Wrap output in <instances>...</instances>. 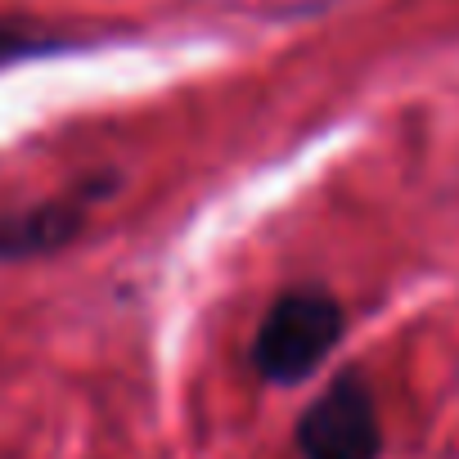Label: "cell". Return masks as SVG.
I'll return each instance as SVG.
<instances>
[{"mask_svg":"<svg viewBox=\"0 0 459 459\" xmlns=\"http://www.w3.org/2000/svg\"><path fill=\"white\" fill-rule=\"evenodd\" d=\"M342 333H347V316L329 289H320V284L284 289L266 307V316L253 333V369L266 383L293 387V383L311 378L333 356Z\"/></svg>","mask_w":459,"mask_h":459,"instance_id":"obj_1","label":"cell"},{"mask_svg":"<svg viewBox=\"0 0 459 459\" xmlns=\"http://www.w3.org/2000/svg\"><path fill=\"white\" fill-rule=\"evenodd\" d=\"M298 459H378L383 423L374 387L360 374H338L298 419Z\"/></svg>","mask_w":459,"mask_h":459,"instance_id":"obj_2","label":"cell"},{"mask_svg":"<svg viewBox=\"0 0 459 459\" xmlns=\"http://www.w3.org/2000/svg\"><path fill=\"white\" fill-rule=\"evenodd\" d=\"M86 212L91 207L82 194L0 212V262H32V257H50L68 248L86 230Z\"/></svg>","mask_w":459,"mask_h":459,"instance_id":"obj_3","label":"cell"},{"mask_svg":"<svg viewBox=\"0 0 459 459\" xmlns=\"http://www.w3.org/2000/svg\"><path fill=\"white\" fill-rule=\"evenodd\" d=\"M46 41L32 37V32H19V28H0V64H14L23 55H41Z\"/></svg>","mask_w":459,"mask_h":459,"instance_id":"obj_4","label":"cell"}]
</instances>
